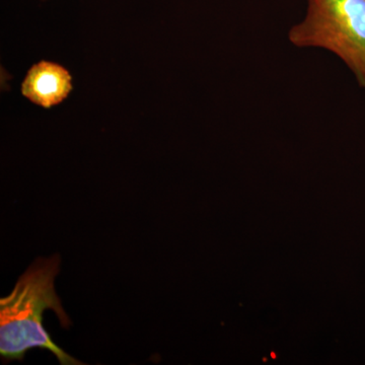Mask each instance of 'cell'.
Returning a JSON list of instances; mask_svg holds the SVG:
<instances>
[{
	"label": "cell",
	"instance_id": "cell-1",
	"mask_svg": "<svg viewBox=\"0 0 365 365\" xmlns=\"http://www.w3.org/2000/svg\"><path fill=\"white\" fill-rule=\"evenodd\" d=\"M60 271L58 255L38 259L21 276L13 292L0 299V355L4 361H23L33 348L48 350L62 365H81L52 340L43 326L46 309L56 314L64 329L71 319L55 292V278Z\"/></svg>",
	"mask_w": 365,
	"mask_h": 365
},
{
	"label": "cell",
	"instance_id": "cell-3",
	"mask_svg": "<svg viewBox=\"0 0 365 365\" xmlns=\"http://www.w3.org/2000/svg\"><path fill=\"white\" fill-rule=\"evenodd\" d=\"M72 76L66 67L51 61L34 64L21 83V95L33 104L50 109L71 95Z\"/></svg>",
	"mask_w": 365,
	"mask_h": 365
},
{
	"label": "cell",
	"instance_id": "cell-2",
	"mask_svg": "<svg viewBox=\"0 0 365 365\" xmlns=\"http://www.w3.org/2000/svg\"><path fill=\"white\" fill-rule=\"evenodd\" d=\"M288 40L333 53L365 91V0H307L306 16L292 26Z\"/></svg>",
	"mask_w": 365,
	"mask_h": 365
}]
</instances>
